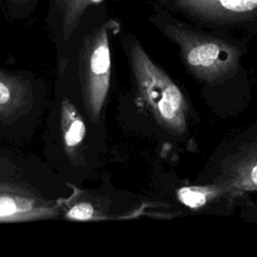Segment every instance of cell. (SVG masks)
Listing matches in <instances>:
<instances>
[{
	"instance_id": "1",
	"label": "cell",
	"mask_w": 257,
	"mask_h": 257,
	"mask_svg": "<svg viewBox=\"0 0 257 257\" xmlns=\"http://www.w3.org/2000/svg\"><path fill=\"white\" fill-rule=\"evenodd\" d=\"M130 61L139 97L154 118L170 133L183 134L188 104L181 89L138 42L131 44Z\"/></svg>"
},
{
	"instance_id": "2",
	"label": "cell",
	"mask_w": 257,
	"mask_h": 257,
	"mask_svg": "<svg viewBox=\"0 0 257 257\" xmlns=\"http://www.w3.org/2000/svg\"><path fill=\"white\" fill-rule=\"evenodd\" d=\"M165 32L178 44L184 62L198 78L218 80L237 68L240 53L232 43L194 32L181 24H167Z\"/></svg>"
},
{
	"instance_id": "3",
	"label": "cell",
	"mask_w": 257,
	"mask_h": 257,
	"mask_svg": "<svg viewBox=\"0 0 257 257\" xmlns=\"http://www.w3.org/2000/svg\"><path fill=\"white\" fill-rule=\"evenodd\" d=\"M0 157V222L51 218L60 214L62 199H48L19 168Z\"/></svg>"
},
{
	"instance_id": "4",
	"label": "cell",
	"mask_w": 257,
	"mask_h": 257,
	"mask_svg": "<svg viewBox=\"0 0 257 257\" xmlns=\"http://www.w3.org/2000/svg\"><path fill=\"white\" fill-rule=\"evenodd\" d=\"M103 26L85 45L78 63L82 99L89 118L96 122L104 104L110 81V50L107 29Z\"/></svg>"
},
{
	"instance_id": "5",
	"label": "cell",
	"mask_w": 257,
	"mask_h": 257,
	"mask_svg": "<svg viewBox=\"0 0 257 257\" xmlns=\"http://www.w3.org/2000/svg\"><path fill=\"white\" fill-rule=\"evenodd\" d=\"M174 5L207 22L229 23L257 17V0H175Z\"/></svg>"
},
{
	"instance_id": "6",
	"label": "cell",
	"mask_w": 257,
	"mask_h": 257,
	"mask_svg": "<svg viewBox=\"0 0 257 257\" xmlns=\"http://www.w3.org/2000/svg\"><path fill=\"white\" fill-rule=\"evenodd\" d=\"M31 87L20 76L0 70V119L13 120L22 115L31 102Z\"/></svg>"
},
{
	"instance_id": "7",
	"label": "cell",
	"mask_w": 257,
	"mask_h": 257,
	"mask_svg": "<svg viewBox=\"0 0 257 257\" xmlns=\"http://www.w3.org/2000/svg\"><path fill=\"white\" fill-rule=\"evenodd\" d=\"M59 119L64 151L71 160H75L85 138V123L75 105L67 98L61 100Z\"/></svg>"
},
{
	"instance_id": "8",
	"label": "cell",
	"mask_w": 257,
	"mask_h": 257,
	"mask_svg": "<svg viewBox=\"0 0 257 257\" xmlns=\"http://www.w3.org/2000/svg\"><path fill=\"white\" fill-rule=\"evenodd\" d=\"M72 194L62 199L60 213L65 219L76 221L100 220L105 218L102 207L87 192L81 191L74 186H70Z\"/></svg>"
},
{
	"instance_id": "9",
	"label": "cell",
	"mask_w": 257,
	"mask_h": 257,
	"mask_svg": "<svg viewBox=\"0 0 257 257\" xmlns=\"http://www.w3.org/2000/svg\"><path fill=\"white\" fill-rule=\"evenodd\" d=\"M232 185L246 190L257 189V151L244 156L232 172Z\"/></svg>"
},
{
	"instance_id": "10",
	"label": "cell",
	"mask_w": 257,
	"mask_h": 257,
	"mask_svg": "<svg viewBox=\"0 0 257 257\" xmlns=\"http://www.w3.org/2000/svg\"><path fill=\"white\" fill-rule=\"evenodd\" d=\"M223 193L218 187H184L178 191L180 202L191 209H200Z\"/></svg>"
},
{
	"instance_id": "11",
	"label": "cell",
	"mask_w": 257,
	"mask_h": 257,
	"mask_svg": "<svg viewBox=\"0 0 257 257\" xmlns=\"http://www.w3.org/2000/svg\"><path fill=\"white\" fill-rule=\"evenodd\" d=\"M102 0H89L90 3H93V4H97V3H100Z\"/></svg>"
}]
</instances>
